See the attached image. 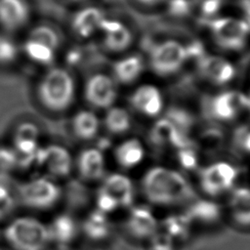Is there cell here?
<instances>
[{
	"mask_svg": "<svg viewBox=\"0 0 250 250\" xmlns=\"http://www.w3.org/2000/svg\"><path fill=\"white\" fill-rule=\"evenodd\" d=\"M127 210L123 228L132 239L146 242L159 230V221L148 205L133 204Z\"/></svg>",
	"mask_w": 250,
	"mask_h": 250,
	"instance_id": "cell-8",
	"label": "cell"
},
{
	"mask_svg": "<svg viewBox=\"0 0 250 250\" xmlns=\"http://www.w3.org/2000/svg\"><path fill=\"white\" fill-rule=\"evenodd\" d=\"M116 96L112 80L104 74H95L86 82L85 98L95 107L105 108L111 105Z\"/></svg>",
	"mask_w": 250,
	"mask_h": 250,
	"instance_id": "cell-14",
	"label": "cell"
},
{
	"mask_svg": "<svg viewBox=\"0 0 250 250\" xmlns=\"http://www.w3.org/2000/svg\"><path fill=\"white\" fill-rule=\"evenodd\" d=\"M103 14L97 8H88L79 12L73 21L75 31L81 36H89L94 30L100 27L103 21Z\"/></svg>",
	"mask_w": 250,
	"mask_h": 250,
	"instance_id": "cell-24",
	"label": "cell"
},
{
	"mask_svg": "<svg viewBox=\"0 0 250 250\" xmlns=\"http://www.w3.org/2000/svg\"><path fill=\"white\" fill-rule=\"evenodd\" d=\"M186 214L192 224L211 226L219 222L223 209L219 203L211 198H194L187 204Z\"/></svg>",
	"mask_w": 250,
	"mask_h": 250,
	"instance_id": "cell-16",
	"label": "cell"
},
{
	"mask_svg": "<svg viewBox=\"0 0 250 250\" xmlns=\"http://www.w3.org/2000/svg\"><path fill=\"white\" fill-rule=\"evenodd\" d=\"M5 238L15 250H44L50 241L45 224L31 217H20L5 229Z\"/></svg>",
	"mask_w": 250,
	"mask_h": 250,
	"instance_id": "cell-4",
	"label": "cell"
},
{
	"mask_svg": "<svg viewBox=\"0 0 250 250\" xmlns=\"http://www.w3.org/2000/svg\"><path fill=\"white\" fill-rule=\"evenodd\" d=\"M75 90L74 78L67 69L51 66L38 81L37 98L46 109L62 112L73 104Z\"/></svg>",
	"mask_w": 250,
	"mask_h": 250,
	"instance_id": "cell-2",
	"label": "cell"
},
{
	"mask_svg": "<svg viewBox=\"0 0 250 250\" xmlns=\"http://www.w3.org/2000/svg\"><path fill=\"white\" fill-rule=\"evenodd\" d=\"M81 228L88 238L96 241L108 238L112 232V224L108 215L97 209L87 215Z\"/></svg>",
	"mask_w": 250,
	"mask_h": 250,
	"instance_id": "cell-19",
	"label": "cell"
},
{
	"mask_svg": "<svg viewBox=\"0 0 250 250\" xmlns=\"http://www.w3.org/2000/svg\"><path fill=\"white\" fill-rule=\"evenodd\" d=\"M237 141L242 149L250 152V133L238 134Z\"/></svg>",
	"mask_w": 250,
	"mask_h": 250,
	"instance_id": "cell-34",
	"label": "cell"
},
{
	"mask_svg": "<svg viewBox=\"0 0 250 250\" xmlns=\"http://www.w3.org/2000/svg\"><path fill=\"white\" fill-rule=\"evenodd\" d=\"M140 189L149 204L160 207L188 204L195 198L191 184L182 173L162 166L152 167L144 174Z\"/></svg>",
	"mask_w": 250,
	"mask_h": 250,
	"instance_id": "cell-1",
	"label": "cell"
},
{
	"mask_svg": "<svg viewBox=\"0 0 250 250\" xmlns=\"http://www.w3.org/2000/svg\"><path fill=\"white\" fill-rule=\"evenodd\" d=\"M96 194V209L109 215L119 209H129L135 200L131 179L120 173L105 175Z\"/></svg>",
	"mask_w": 250,
	"mask_h": 250,
	"instance_id": "cell-3",
	"label": "cell"
},
{
	"mask_svg": "<svg viewBox=\"0 0 250 250\" xmlns=\"http://www.w3.org/2000/svg\"><path fill=\"white\" fill-rule=\"evenodd\" d=\"M15 208V199L10 189L0 184V221L7 218Z\"/></svg>",
	"mask_w": 250,
	"mask_h": 250,
	"instance_id": "cell-30",
	"label": "cell"
},
{
	"mask_svg": "<svg viewBox=\"0 0 250 250\" xmlns=\"http://www.w3.org/2000/svg\"><path fill=\"white\" fill-rule=\"evenodd\" d=\"M143 69V62L140 57L133 56L117 62L113 70L118 81L122 83H130L134 81Z\"/></svg>",
	"mask_w": 250,
	"mask_h": 250,
	"instance_id": "cell-25",
	"label": "cell"
},
{
	"mask_svg": "<svg viewBox=\"0 0 250 250\" xmlns=\"http://www.w3.org/2000/svg\"><path fill=\"white\" fill-rule=\"evenodd\" d=\"M76 168L80 178L85 182L102 181L105 177L104 158L98 148L82 150L77 157Z\"/></svg>",
	"mask_w": 250,
	"mask_h": 250,
	"instance_id": "cell-15",
	"label": "cell"
},
{
	"mask_svg": "<svg viewBox=\"0 0 250 250\" xmlns=\"http://www.w3.org/2000/svg\"><path fill=\"white\" fill-rule=\"evenodd\" d=\"M223 140V135L218 130H209L207 132H204V134L201 135L200 142L202 145H205L207 146H217L219 145Z\"/></svg>",
	"mask_w": 250,
	"mask_h": 250,
	"instance_id": "cell-32",
	"label": "cell"
},
{
	"mask_svg": "<svg viewBox=\"0 0 250 250\" xmlns=\"http://www.w3.org/2000/svg\"><path fill=\"white\" fill-rule=\"evenodd\" d=\"M178 158L180 165L185 170H193L197 166V156L191 147L180 149Z\"/></svg>",
	"mask_w": 250,
	"mask_h": 250,
	"instance_id": "cell-31",
	"label": "cell"
},
{
	"mask_svg": "<svg viewBox=\"0 0 250 250\" xmlns=\"http://www.w3.org/2000/svg\"><path fill=\"white\" fill-rule=\"evenodd\" d=\"M117 164L123 169H131L139 165L145 156L144 147L136 139L128 140L119 145L114 150Z\"/></svg>",
	"mask_w": 250,
	"mask_h": 250,
	"instance_id": "cell-21",
	"label": "cell"
},
{
	"mask_svg": "<svg viewBox=\"0 0 250 250\" xmlns=\"http://www.w3.org/2000/svg\"><path fill=\"white\" fill-rule=\"evenodd\" d=\"M30 18L31 7L27 0H0V26L6 31L21 30Z\"/></svg>",
	"mask_w": 250,
	"mask_h": 250,
	"instance_id": "cell-13",
	"label": "cell"
},
{
	"mask_svg": "<svg viewBox=\"0 0 250 250\" xmlns=\"http://www.w3.org/2000/svg\"><path fill=\"white\" fill-rule=\"evenodd\" d=\"M104 123L109 132L120 134L130 128V117L124 109L114 107L107 112Z\"/></svg>",
	"mask_w": 250,
	"mask_h": 250,
	"instance_id": "cell-27",
	"label": "cell"
},
{
	"mask_svg": "<svg viewBox=\"0 0 250 250\" xmlns=\"http://www.w3.org/2000/svg\"><path fill=\"white\" fill-rule=\"evenodd\" d=\"M238 170L230 163L219 161L202 168L198 173V185L208 198L228 195L235 187Z\"/></svg>",
	"mask_w": 250,
	"mask_h": 250,
	"instance_id": "cell-5",
	"label": "cell"
},
{
	"mask_svg": "<svg viewBox=\"0 0 250 250\" xmlns=\"http://www.w3.org/2000/svg\"><path fill=\"white\" fill-rule=\"evenodd\" d=\"M197 66L202 76L220 85L229 82L234 74L232 65L229 62L218 57L204 55L198 61Z\"/></svg>",
	"mask_w": 250,
	"mask_h": 250,
	"instance_id": "cell-17",
	"label": "cell"
},
{
	"mask_svg": "<svg viewBox=\"0 0 250 250\" xmlns=\"http://www.w3.org/2000/svg\"><path fill=\"white\" fill-rule=\"evenodd\" d=\"M225 211L240 229H250V188L236 186L228 195Z\"/></svg>",
	"mask_w": 250,
	"mask_h": 250,
	"instance_id": "cell-12",
	"label": "cell"
},
{
	"mask_svg": "<svg viewBox=\"0 0 250 250\" xmlns=\"http://www.w3.org/2000/svg\"><path fill=\"white\" fill-rule=\"evenodd\" d=\"M221 6V0H210L200 3V8L204 16L215 15Z\"/></svg>",
	"mask_w": 250,
	"mask_h": 250,
	"instance_id": "cell-33",
	"label": "cell"
},
{
	"mask_svg": "<svg viewBox=\"0 0 250 250\" xmlns=\"http://www.w3.org/2000/svg\"><path fill=\"white\" fill-rule=\"evenodd\" d=\"M36 158L47 173L55 178H64L71 172L73 160L70 152L59 145H50L39 149Z\"/></svg>",
	"mask_w": 250,
	"mask_h": 250,
	"instance_id": "cell-11",
	"label": "cell"
},
{
	"mask_svg": "<svg viewBox=\"0 0 250 250\" xmlns=\"http://www.w3.org/2000/svg\"><path fill=\"white\" fill-rule=\"evenodd\" d=\"M59 250H69V249H66V248H61V249H59Z\"/></svg>",
	"mask_w": 250,
	"mask_h": 250,
	"instance_id": "cell-38",
	"label": "cell"
},
{
	"mask_svg": "<svg viewBox=\"0 0 250 250\" xmlns=\"http://www.w3.org/2000/svg\"><path fill=\"white\" fill-rule=\"evenodd\" d=\"M216 43L229 50L241 49L250 30L248 24L236 19H218L208 22Z\"/></svg>",
	"mask_w": 250,
	"mask_h": 250,
	"instance_id": "cell-9",
	"label": "cell"
},
{
	"mask_svg": "<svg viewBox=\"0 0 250 250\" xmlns=\"http://www.w3.org/2000/svg\"><path fill=\"white\" fill-rule=\"evenodd\" d=\"M105 47L111 51H121L126 49L132 40L130 31L121 23L114 29L105 32Z\"/></svg>",
	"mask_w": 250,
	"mask_h": 250,
	"instance_id": "cell-26",
	"label": "cell"
},
{
	"mask_svg": "<svg viewBox=\"0 0 250 250\" xmlns=\"http://www.w3.org/2000/svg\"><path fill=\"white\" fill-rule=\"evenodd\" d=\"M47 228L50 240L53 239L59 243L70 242L75 238L78 232L76 222L66 215L57 217Z\"/></svg>",
	"mask_w": 250,
	"mask_h": 250,
	"instance_id": "cell-22",
	"label": "cell"
},
{
	"mask_svg": "<svg viewBox=\"0 0 250 250\" xmlns=\"http://www.w3.org/2000/svg\"><path fill=\"white\" fill-rule=\"evenodd\" d=\"M140 1L141 3H144V4H146V5H151V4H155L161 0H138Z\"/></svg>",
	"mask_w": 250,
	"mask_h": 250,
	"instance_id": "cell-36",
	"label": "cell"
},
{
	"mask_svg": "<svg viewBox=\"0 0 250 250\" xmlns=\"http://www.w3.org/2000/svg\"><path fill=\"white\" fill-rule=\"evenodd\" d=\"M192 223L185 212L170 214L163 221L159 222V229L169 235L176 243L188 238Z\"/></svg>",
	"mask_w": 250,
	"mask_h": 250,
	"instance_id": "cell-20",
	"label": "cell"
},
{
	"mask_svg": "<svg viewBox=\"0 0 250 250\" xmlns=\"http://www.w3.org/2000/svg\"><path fill=\"white\" fill-rule=\"evenodd\" d=\"M39 131L36 125L32 123L21 124L14 137V151L17 158L20 156L36 157L38 150Z\"/></svg>",
	"mask_w": 250,
	"mask_h": 250,
	"instance_id": "cell-18",
	"label": "cell"
},
{
	"mask_svg": "<svg viewBox=\"0 0 250 250\" xmlns=\"http://www.w3.org/2000/svg\"><path fill=\"white\" fill-rule=\"evenodd\" d=\"M59 48L58 33L52 27L44 24L32 28L23 44L26 56L33 62L42 65H49L55 61Z\"/></svg>",
	"mask_w": 250,
	"mask_h": 250,
	"instance_id": "cell-6",
	"label": "cell"
},
{
	"mask_svg": "<svg viewBox=\"0 0 250 250\" xmlns=\"http://www.w3.org/2000/svg\"><path fill=\"white\" fill-rule=\"evenodd\" d=\"M241 6L242 9L244 10L245 16H246V23L248 24L250 28V0H242L241 1Z\"/></svg>",
	"mask_w": 250,
	"mask_h": 250,
	"instance_id": "cell-35",
	"label": "cell"
},
{
	"mask_svg": "<svg viewBox=\"0 0 250 250\" xmlns=\"http://www.w3.org/2000/svg\"><path fill=\"white\" fill-rule=\"evenodd\" d=\"M196 1H198L199 3H202V2H205V1H210V0H196Z\"/></svg>",
	"mask_w": 250,
	"mask_h": 250,
	"instance_id": "cell-37",
	"label": "cell"
},
{
	"mask_svg": "<svg viewBox=\"0 0 250 250\" xmlns=\"http://www.w3.org/2000/svg\"><path fill=\"white\" fill-rule=\"evenodd\" d=\"M185 62L186 49L178 42L166 41L151 48L150 65L157 74H171L177 71Z\"/></svg>",
	"mask_w": 250,
	"mask_h": 250,
	"instance_id": "cell-10",
	"label": "cell"
},
{
	"mask_svg": "<svg viewBox=\"0 0 250 250\" xmlns=\"http://www.w3.org/2000/svg\"><path fill=\"white\" fill-rule=\"evenodd\" d=\"M71 126L77 138L85 141L91 140L98 133L99 119L92 111L81 110L73 116Z\"/></svg>",
	"mask_w": 250,
	"mask_h": 250,
	"instance_id": "cell-23",
	"label": "cell"
},
{
	"mask_svg": "<svg viewBox=\"0 0 250 250\" xmlns=\"http://www.w3.org/2000/svg\"><path fill=\"white\" fill-rule=\"evenodd\" d=\"M160 93L158 90L150 85H145L139 88L132 96L131 103L135 108L138 110L144 111L145 107L147 105V104L157 95Z\"/></svg>",
	"mask_w": 250,
	"mask_h": 250,
	"instance_id": "cell-28",
	"label": "cell"
},
{
	"mask_svg": "<svg viewBox=\"0 0 250 250\" xmlns=\"http://www.w3.org/2000/svg\"><path fill=\"white\" fill-rule=\"evenodd\" d=\"M176 242L160 229L147 241V250H176Z\"/></svg>",
	"mask_w": 250,
	"mask_h": 250,
	"instance_id": "cell-29",
	"label": "cell"
},
{
	"mask_svg": "<svg viewBox=\"0 0 250 250\" xmlns=\"http://www.w3.org/2000/svg\"><path fill=\"white\" fill-rule=\"evenodd\" d=\"M20 201L26 207L45 210L53 207L61 197L59 186L47 177H38L18 187Z\"/></svg>",
	"mask_w": 250,
	"mask_h": 250,
	"instance_id": "cell-7",
	"label": "cell"
}]
</instances>
